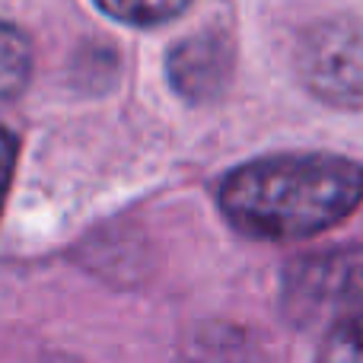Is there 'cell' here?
Segmentation results:
<instances>
[{
  "mask_svg": "<svg viewBox=\"0 0 363 363\" xmlns=\"http://www.w3.org/2000/svg\"><path fill=\"white\" fill-rule=\"evenodd\" d=\"M300 70L319 99L332 106H363V26L351 19L322 23L303 38Z\"/></svg>",
  "mask_w": 363,
  "mask_h": 363,
  "instance_id": "cell-3",
  "label": "cell"
},
{
  "mask_svg": "<svg viewBox=\"0 0 363 363\" xmlns=\"http://www.w3.org/2000/svg\"><path fill=\"white\" fill-rule=\"evenodd\" d=\"M220 211L249 239L287 242L325 233L363 201V166L332 153L268 157L220 182Z\"/></svg>",
  "mask_w": 363,
  "mask_h": 363,
  "instance_id": "cell-1",
  "label": "cell"
},
{
  "mask_svg": "<svg viewBox=\"0 0 363 363\" xmlns=\"http://www.w3.org/2000/svg\"><path fill=\"white\" fill-rule=\"evenodd\" d=\"M32 77V45L16 26L0 23V108L23 96Z\"/></svg>",
  "mask_w": 363,
  "mask_h": 363,
  "instance_id": "cell-5",
  "label": "cell"
},
{
  "mask_svg": "<svg viewBox=\"0 0 363 363\" xmlns=\"http://www.w3.org/2000/svg\"><path fill=\"white\" fill-rule=\"evenodd\" d=\"M13 166H16V138L6 128H0V211H4L6 191H10Z\"/></svg>",
  "mask_w": 363,
  "mask_h": 363,
  "instance_id": "cell-8",
  "label": "cell"
},
{
  "mask_svg": "<svg viewBox=\"0 0 363 363\" xmlns=\"http://www.w3.org/2000/svg\"><path fill=\"white\" fill-rule=\"evenodd\" d=\"M287 309L300 322L335 325L363 315V252H328L303 258L287 274Z\"/></svg>",
  "mask_w": 363,
  "mask_h": 363,
  "instance_id": "cell-2",
  "label": "cell"
},
{
  "mask_svg": "<svg viewBox=\"0 0 363 363\" xmlns=\"http://www.w3.org/2000/svg\"><path fill=\"white\" fill-rule=\"evenodd\" d=\"M191 0H96L106 16L125 26H163L185 13Z\"/></svg>",
  "mask_w": 363,
  "mask_h": 363,
  "instance_id": "cell-6",
  "label": "cell"
},
{
  "mask_svg": "<svg viewBox=\"0 0 363 363\" xmlns=\"http://www.w3.org/2000/svg\"><path fill=\"white\" fill-rule=\"evenodd\" d=\"M233 55L230 45L217 32H204L198 38H185L169 55V80L179 96L188 102H207L230 80Z\"/></svg>",
  "mask_w": 363,
  "mask_h": 363,
  "instance_id": "cell-4",
  "label": "cell"
},
{
  "mask_svg": "<svg viewBox=\"0 0 363 363\" xmlns=\"http://www.w3.org/2000/svg\"><path fill=\"white\" fill-rule=\"evenodd\" d=\"M319 354L325 360H363V315L335 325Z\"/></svg>",
  "mask_w": 363,
  "mask_h": 363,
  "instance_id": "cell-7",
  "label": "cell"
}]
</instances>
